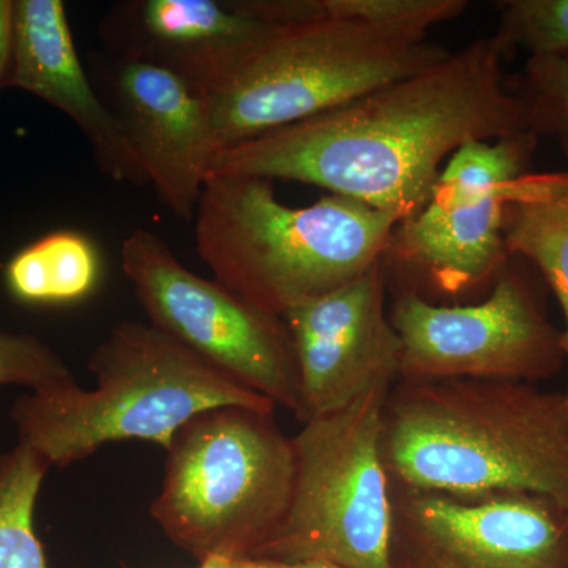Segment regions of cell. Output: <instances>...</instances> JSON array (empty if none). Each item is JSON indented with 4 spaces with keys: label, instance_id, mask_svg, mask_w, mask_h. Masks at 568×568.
Instances as JSON below:
<instances>
[{
    "label": "cell",
    "instance_id": "cell-1",
    "mask_svg": "<svg viewBox=\"0 0 568 568\" xmlns=\"http://www.w3.org/2000/svg\"><path fill=\"white\" fill-rule=\"evenodd\" d=\"M504 59L493 37L478 39L342 106L216 152L209 175L305 183L406 219L425 207L463 144L532 133Z\"/></svg>",
    "mask_w": 568,
    "mask_h": 568
},
{
    "label": "cell",
    "instance_id": "cell-2",
    "mask_svg": "<svg viewBox=\"0 0 568 568\" xmlns=\"http://www.w3.org/2000/svg\"><path fill=\"white\" fill-rule=\"evenodd\" d=\"M381 454L396 487L534 493L568 511L564 392L514 381H398L384 403Z\"/></svg>",
    "mask_w": 568,
    "mask_h": 568
},
{
    "label": "cell",
    "instance_id": "cell-3",
    "mask_svg": "<svg viewBox=\"0 0 568 568\" xmlns=\"http://www.w3.org/2000/svg\"><path fill=\"white\" fill-rule=\"evenodd\" d=\"M274 183L209 175L194 241L216 282L283 317L381 264L403 216L338 194L291 207L276 197Z\"/></svg>",
    "mask_w": 568,
    "mask_h": 568
},
{
    "label": "cell",
    "instance_id": "cell-4",
    "mask_svg": "<svg viewBox=\"0 0 568 568\" xmlns=\"http://www.w3.org/2000/svg\"><path fill=\"white\" fill-rule=\"evenodd\" d=\"M91 390L78 383L31 392L11 407L18 446L50 467L91 457L104 444L148 440L170 447L175 432L216 406L276 409L265 396L197 357L151 324L125 321L93 349Z\"/></svg>",
    "mask_w": 568,
    "mask_h": 568
},
{
    "label": "cell",
    "instance_id": "cell-5",
    "mask_svg": "<svg viewBox=\"0 0 568 568\" xmlns=\"http://www.w3.org/2000/svg\"><path fill=\"white\" fill-rule=\"evenodd\" d=\"M450 52L410 29L343 21L272 24L205 89L213 151L334 110Z\"/></svg>",
    "mask_w": 568,
    "mask_h": 568
},
{
    "label": "cell",
    "instance_id": "cell-6",
    "mask_svg": "<svg viewBox=\"0 0 568 568\" xmlns=\"http://www.w3.org/2000/svg\"><path fill=\"white\" fill-rule=\"evenodd\" d=\"M276 409L216 406L175 432L152 518L197 560L257 559L294 491L295 452Z\"/></svg>",
    "mask_w": 568,
    "mask_h": 568
},
{
    "label": "cell",
    "instance_id": "cell-7",
    "mask_svg": "<svg viewBox=\"0 0 568 568\" xmlns=\"http://www.w3.org/2000/svg\"><path fill=\"white\" fill-rule=\"evenodd\" d=\"M390 388H375L343 409L302 424L293 436L290 510L253 560L390 568V481L381 454Z\"/></svg>",
    "mask_w": 568,
    "mask_h": 568
},
{
    "label": "cell",
    "instance_id": "cell-8",
    "mask_svg": "<svg viewBox=\"0 0 568 568\" xmlns=\"http://www.w3.org/2000/svg\"><path fill=\"white\" fill-rule=\"evenodd\" d=\"M388 315L402 342L399 381L538 384L567 365L562 328L519 257H510L484 301L447 305L394 293Z\"/></svg>",
    "mask_w": 568,
    "mask_h": 568
},
{
    "label": "cell",
    "instance_id": "cell-9",
    "mask_svg": "<svg viewBox=\"0 0 568 568\" xmlns=\"http://www.w3.org/2000/svg\"><path fill=\"white\" fill-rule=\"evenodd\" d=\"M121 263L149 324L298 417L297 361L283 317L193 274L152 231L138 227L123 241Z\"/></svg>",
    "mask_w": 568,
    "mask_h": 568
},
{
    "label": "cell",
    "instance_id": "cell-10",
    "mask_svg": "<svg viewBox=\"0 0 568 568\" xmlns=\"http://www.w3.org/2000/svg\"><path fill=\"white\" fill-rule=\"evenodd\" d=\"M390 568H568V511L523 491L390 484Z\"/></svg>",
    "mask_w": 568,
    "mask_h": 568
},
{
    "label": "cell",
    "instance_id": "cell-11",
    "mask_svg": "<svg viewBox=\"0 0 568 568\" xmlns=\"http://www.w3.org/2000/svg\"><path fill=\"white\" fill-rule=\"evenodd\" d=\"M381 264L283 316L293 336L301 424L399 381L402 342L388 315Z\"/></svg>",
    "mask_w": 568,
    "mask_h": 568
},
{
    "label": "cell",
    "instance_id": "cell-12",
    "mask_svg": "<svg viewBox=\"0 0 568 568\" xmlns=\"http://www.w3.org/2000/svg\"><path fill=\"white\" fill-rule=\"evenodd\" d=\"M504 186L437 179L420 211L399 220L381 260L387 290L454 305L489 293L510 256Z\"/></svg>",
    "mask_w": 568,
    "mask_h": 568
},
{
    "label": "cell",
    "instance_id": "cell-13",
    "mask_svg": "<svg viewBox=\"0 0 568 568\" xmlns=\"http://www.w3.org/2000/svg\"><path fill=\"white\" fill-rule=\"evenodd\" d=\"M95 77L160 201L193 222L215 155L203 89L155 63L110 54L97 63Z\"/></svg>",
    "mask_w": 568,
    "mask_h": 568
},
{
    "label": "cell",
    "instance_id": "cell-14",
    "mask_svg": "<svg viewBox=\"0 0 568 568\" xmlns=\"http://www.w3.org/2000/svg\"><path fill=\"white\" fill-rule=\"evenodd\" d=\"M2 88L32 93L69 115L111 181L151 185L129 134L82 65L61 0H13L11 58Z\"/></svg>",
    "mask_w": 568,
    "mask_h": 568
},
{
    "label": "cell",
    "instance_id": "cell-15",
    "mask_svg": "<svg viewBox=\"0 0 568 568\" xmlns=\"http://www.w3.org/2000/svg\"><path fill=\"white\" fill-rule=\"evenodd\" d=\"M271 28L233 0H123L104 14L99 37L108 54L155 63L205 92Z\"/></svg>",
    "mask_w": 568,
    "mask_h": 568
},
{
    "label": "cell",
    "instance_id": "cell-16",
    "mask_svg": "<svg viewBox=\"0 0 568 568\" xmlns=\"http://www.w3.org/2000/svg\"><path fill=\"white\" fill-rule=\"evenodd\" d=\"M503 235L508 256L532 264L558 298L568 365V171H529L507 183ZM564 395L568 407V387Z\"/></svg>",
    "mask_w": 568,
    "mask_h": 568
},
{
    "label": "cell",
    "instance_id": "cell-17",
    "mask_svg": "<svg viewBox=\"0 0 568 568\" xmlns=\"http://www.w3.org/2000/svg\"><path fill=\"white\" fill-rule=\"evenodd\" d=\"M102 257L91 237L55 231L22 248L6 267L10 294L26 304H71L91 295Z\"/></svg>",
    "mask_w": 568,
    "mask_h": 568
},
{
    "label": "cell",
    "instance_id": "cell-18",
    "mask_svg": "<svg viewBox=\"0 0 568 568\" xmlns=\"http://www.w3.org/2000/svg\"><path fill=\"white\" fill-rule=\"evenodd\" d=\"M254 20L287 22L343 21L426 32L457 20L466 0H233Z\"/></svg>",
    "mask_w": 568,
    "mask_h": 568
},
{
    "label": "cell",
    "instance_id": "cell-19",
    "mask_svg": "<svg viewBox=\"0 0 568 568\" xmlns=\"http://www.w3.org/2000/svg\"><path fill=\"white\" fill-rule=\"evenodd\" d=\"M48 469L39 455L22 446L0 455V568H48L33 528Z\"/></svg>",
    "mask_w": 568,
    "mask_h": 568
},
{
    "label": "cell",
    "instance_id": "cell-20",
    "mask_svg": "<svg viewBox=\"0 0 568 568\" xmlns=\"http://www.w3.org/2000/svg\"><path fill=\"white\" fill-rule=\"evenodd\" d=\"M496 7L499 24L491 37L504 55L521 48L530 58L568 59V0H507Z\"/></svg>",
    "mask_w": 568,
    "mask_h": 568
},
{
    "label": "cell",
    "instance_id": "cell-21",
    "mask_svg": "<svg viewBox=\"0 0 568 568\" xmlns=\"http://www.w3.org/2000/svg\"><path fill=\"white\" fill-rule=\"evenodd\" d=\"M518 95L532 133L555 136L568 159V59L529 58Z\"/></svg>",
    "mask_w": 568,
    "mask_h": 568
},
{
    "label": "cell",
    "instance_id": "cell-22",
    "mask_svg": "<svg viewBox=\"0 0 568 568\" xmlns=\"http://www.w3.org/2000/svg\"><path fill=\"white\" fill-rule=\"evenodd\" d=\"M77 383L65 362L47 343L28 334L0 331V386L18 384L32 392Z\"/></svg>",
    "mask_w": 568,
    "mask_h": 568
},
{
    "label": "cell",
    "instance_id": "cell-23",
    "mask_svg": "<svg viewBox=\"0 0 568 568\" xmlns=\"http://www.w3.org/2000/svg\"><path fill=\"white\" fill-rule=\"evenodd\" d=\"M11 21H13V0H0V88L6 81L10 65Z\"/></svg>",
    "mask_w": 568,
    "mask_h": 568
},
{
    "label": "cell",
    "instance_id": "cell-24",
    "mask_svg": "<svg viewBox=\"0 0 568 568\" xmlns=\"http://www.w3.org/2000/svg\"><path fill=\"white\" fill-rule=\"evenodd\" d=\"M226 568H345L336 564L306 560V562H272V560H227Z\"/></svg>",
    "mask_w": 568,
    "mask_h": 568
},
{
    "label": "cell",
    "instance_id": "cell-25",
    "mask_svg": "<svg viewBox=\"0 0 568 568\" xmlns=\"http://www.w3.org/2000/svg\"><path fill=\"white\" fill-rule=\"evenodd\" d=\"M227 559L220 558V556H209L200 560V567L197 568H226Z\"/></svg>",
    "mask_w": 568,
    "mask_h": 568
}]
</instances>
